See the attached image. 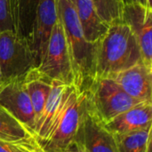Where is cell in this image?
<instances>
[{
	"label": "cell",
	"instance_id": "cell-1",
	"mask_svg": "<svg viewBox=\"0 0 152 152\" xmlns=\"http://www.w3.org/2000/svg\"><path fill=\"white\" fill-rule=\"evenodd\" d=\"M73 72V86L79 92H87L95 80V43L88 42L82 31L76 12L69 0H55Z\"/></svg>",
	"mask_w": 152,
	"mask_h": 152
},
{
	"label": "cell",
	"instance_id": "cell-2",
	"mask_svg": "<svg viewBox=\"0 0 152 152\" xmlns=\"http://www.w3.org/2000/svg\"><path fill=\"white\" fill-rule=\"evenodd\" d=\"M142 61L138 41L123 21L110 24L95 43V78L110 77Z\"/></svg>",
	"mask_w": 152,
	"mask_h": 152
},
{
	"label": "cell",
	"instance_id": "cell-3",
	"mask_svg": "<svg viewBox=\"0 0 152 152\" xmlns=\"http://www.w3.org/2000/svg\"><path fill=\"white\" fill-rule=\"evenodd\" d=\"M86 96L91 110L103 124L142 102L129 96L109 77L95 78L86 92Z\"/></svg>",
	"mask_w": 152,
	"mask_h": 152
},
{
	"label": "cell",
	"instance_id": "cell-4",
	"mask_svg": "<svg viewBox=\"0 0 152 152\" xmlns=\"http://www.w3.org/2000/svg\"><path fill=\"white\" fill-rule=\"evenodd\" d=\"M86 97V92L79 93L72 86L65 109L56 125L45 140L37 142L44 151L63 152L74 140L80 124Z\"/></svg>",
	"mask_w": 152,
	"mask_h": 152
},
{
	"label": "cell",
	"instance_id": "cell-5",
	"mask_svg": "<svg viewBox=\"0 0 152 152\" xmlns=\"http://www.w3.org/2000/svg\"><path fill=\"white\" fill-rule=\"evenodd\" d=\"M36 68L28 41L13 30L0 32V69L3 81L23 77Z\"/></svg>",
	"mask_w": 152,
	"mask_h": 152
},
{
	"label": "cell",
	"instance_id": "cell-6",
	"mask_svg": "<svg viewBox=\"0 0 152 152\" xmlns=\"http://www.w3.org/2000/svg\"><path fill=\"white\" fill-rule=\"evenodd\" d=\"M37 69L52 80L73 86V72L68 45L59 20L53 28L45 53Z\"/></svg>",
	"mask_w": 152,
	"mask_h": 152
},
{
	"label": "cell",
	"instance_id": "cell-7",
	"mask_svg": "<svg viewBox=\"0 0 152 152\" xmlns=\"http://www.w3.org/2000/svg\"><path fill=\"white\" fill-rule=\"evenodd\" d=\"M23 77L4 80L0 84V106L34 135L36 117Z\"/></svg>",
	"mask_w": 152,
	"mask_h": 152
},
{
	"label": "cell",
	"instance_id": "cell-8",
	"mask_svg": "<svg viewBox=\"0 0 152 152\" xmlns=\"http://www.w3.org/2000/svg\"><path fill=\"white\" fill-rule=\"evenodd\" d=\"M73 141L78 142L88 152H118L114 134L105 128L103 123L91 110L87 96Z\"/></svg>",
	"mask_w": 152,
	"mask_h": 152
},
{
	"label": "cell",
	"instance_id": "cell-9",
	"mask_svg": "<svg viewBox=\"0 0 152 152\" xmlns=\"http://www.w3.org/2000/svg\"><path fill=\"white\" fill-rule=\"evenodd\" d=\"M58 20L55 0H40L28 44L37 68L45 53L53 28Z\"/></svg>",
	"mask_w": 152,
	"mask_h": 152
},
{
	"label": "cell",
	"instance_id": "cell-10",
	"mask_svg": "<svg viewBox=\"0 0 152 152\" xmlns=\"http://www.w3.org/2000/svg\"><path fill=\"white\" fill-rule=\"evenodd\" d=\"M122 21L133 30L139 44L142 62L152 67V8L138 4H125Z\"/></svg>",
	"mask_w": 152,
	"mask_h": 152
},
{
	"label": "cell",
	"instance_id": "cell-11",
	"mask_svg": "<svg viewBox=\"0 0 152 152\" xmlns=\"http://www.w3.org/2000/svg\"><path fill=\"white\" fill-rule=\"evenodd\" d=\"M71 87L72 86H67L60 81L53 80L50 94L36 122L34 137L37 142L45 140L56 125L65 109Z\"/></svg>",
	"mask_w": 152,
	"mask_h": 152
},
{
	"label": "cell",
	"instance_id": "cell-12",
	"mask_svg": "<svg viewBox=\"0 0 152 152\" xmlns=\"http://www.w3.org/2000/svg\"><path fill=\"white\" fill-rule=\"evenodd\" d=\"M109 78L114 80L129 96L140 102H152V67L142 61Z\"/></svg>",
	"mask_w": 152,
	"mask_h": 152
},
{
	"label": "cell",
	"instance_id": "cell-13",
	"mask_svg": "<svg viewBox=\"0 0 152 152\" xmlns=\"http://www.w3.org/2000/svg\"><path fill=\"white\" fill-rule=\"evenodd\" d=\"M113 134H125L152 126V102H142L103 124Z\"/></svg>",
	"mask_w": 152,
	"mask_h": 152
},
{
	"label": "cell",
	"instance_id": "cell-14",
	"mask_svg": "<svg viewBox=\"0 0 152 152\" xmlns=\"http://www.w3.org/2000/svg\"><path fill=\"white\" fill-rule=\"evenodd\" d=\"M78 19L86 39L96 43L108 30L110 25L98 15L91 0H69Z\"/></svg>",
	"mask_w": 152,
	"mask_h": 152
},
{
	"label": "cell",
	"instance_id": "cell-15",
	"mask_svg": "<svg viewBox=\"0 0 152 152\" xmlns=\"http://www.w3.org/2000/svg\"><path fill=\"white\" fill-rule=\"evenodd\" d=\"M23 80L33 106L37 122L52 89L53 80L40 72L37 68H33L28 71L24 75Z\"/></svg>",
	"mask_w": 152,
	"mask_h": 152
},
{
	"label": "cell",
	"instance_id": "cell-16",
	"mask_svg": "<svg viewBox=\"0 0 152 152\" xmlns=\"http://www.w3.org/2000/svg\"><path fill=\"white\" fill-rule=\"evenodd\" d=\"M40 0H11V12L14 32L27 41Z\"/></svg>",
	"mask_w": 152,
	"mask_h": 152
},
{
	"label": "cell",
	"instance_id": "cell-17",
	"mask_svg": "<svg viewBox=\"0 0 152 152\" xmlns=\"http://www.w3.org/2000/svg\"><path fill=\"white\" fill-rule=\"evenodd\" d=\"M118 152H151L152 126L125 134H114Z\"/></svg>",
	"mask_w": 152,
	"mask_h": 152
},
{
	"label": "cell",
	"instance_id": "cell-18",
	"mask_svg": "<svg viewBox=\"0 0 152 152\" xmlns=\"http://www.w3.org/2000/svg\"><path fill=\"white\" fill-rule=\"evenodd\" d=\"M32 138H34V135L0 106V141L7 143H16Z\"/></svg>",
	"mask_w": 152,
	"mask_h": 152
},
{
	"label": "cell",
	"instance_id": "cell-19",
	"mask_svg": "<svg viewBox=\"0 0 152 152\" xmlns=\"http://www.w3.org/2000/svg\"><path fill=\"white\" fill-rule=\"evenodd\" d=\"M103 21L110 25L122 21L124 3L122 0H91Z\"/></svg>",
	"mask_w": 152,
	"mask_h": 152
},
{
	"label": "cell",
	"instance_id": "cell-20",
	"mask_svg": "<svg viewBox=\"0 0 152 152\" xmlns=\"http://www.w3.org/2000/svg\"><path fill=\"white\" fill-rule=\"evenodd\" d=\"M13 30L11 12V0H0V32Z\"/></svg>",
	"mask_w": 152,
	"mask_h": 152
},
{
	"label": "cell",
	"instance_id": "cell-21",
	"mask_svg": "<svg viewBox=\"0 0 152 152\" xmlns=\"http://www.w3.org/2000/svg\"><path fill=\"white\" fill-rule=\"evenodd\" d=\"M9 144L14 152H45L39 147L35 137L28 141Z\"/></svg>",
	"mask_w": 152,
	"mask_h": 152
},
{
	"label": "cell",
	"instance_id": "cell-22",
	"mask_svg": "<svg viewBox=\"0 0 152 152\" xmlns=\"http://www.w3.org/2000/svg\"><path fill=\"white\" fill-rule=\"evenodd\" d=\"M63 152H88L76 141H72Z\"/></svg>",
	"mask_w": 152,
	"mask_h": 152
},
{
	"label": "cell",
	"instance_id": "cell-23",
	"mask_svg": "<svg viewBox=\"0 0 152 152\" xmlns=\"http://www.w3.org/2000/svg\"><path fill=\"white\" fill-rule=\"evenodd\" d=\"M123 3H124V5L125 4H142V5H144V6H148V3H147V0H122ZM151 8V7H149Z\"/></svg>",
	"mask_w": 152,
	"mask_h": 152
},
{
	"label": "cell",
	"instance_id": "cell-24",
	"mask_svg": "<svg viewBox=\"0 0 152 152\" xmlns=\"http://www.w3.org/2000/svg\"><path fill=\"white\" fill-rule=\"evenodd\" d=\"M0 152H14L10 147V144L0 141Z\"/></svg>",
	"mask_w": 152,
	"mask_h": 152
},
{
	"label": "cell",
	"instance_id": "cell-25",
	"mask_svg": "<svg viewBox=\"0 0 152 152\" xmlns=\"http://www.w3.org/2000/svg\"><path fill=\"white\" fill-rule=\"evenodd\" d=\"M3 82V77H2V73H1V69H0V84Z\"/></svg>",
	"mask_w": 152,
	"mask_h": 152
}]
</instances>
